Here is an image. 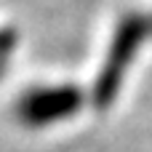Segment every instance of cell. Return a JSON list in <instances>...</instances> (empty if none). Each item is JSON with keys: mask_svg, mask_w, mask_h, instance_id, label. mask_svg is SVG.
Wrapping results in <instances>:
<instances>
[{"mask_svg": "<svg viewBox=\"0 0 152 152\" xmlns=\"http://www.w3.org/2000/svg\"><path fill=\"white\" fill-rule=\"evenodd\" d=\"M147 21L142 16H126L118 29H115V37H112V45H110V53L104 59V67L96 77V86H94V104L99 110L110 107L120 91V83L126 77V69L131 64V59L136 56L144 35H147Z\"/></svg>", "mask_w": 152, "mask_h": 152, "instance_id": "6da1fadb", "label": "cell"}, {"mask_svg": "<svg viewBox=\"0 0 152 152\" xmlns=\"http://www.w3.org/2000/svg\"><path fill=\"white\" fill-rule=\"evenodd\" d=\"M80 102H83L80 91L72 86L32 91L19 102V118L29 126H45V123H53L77 112Z\"/></svg>", "mask_w": 152, "mask_h": 152, "instance_id": "7a4b0ae2", "label": "cell"}]
</instances>
